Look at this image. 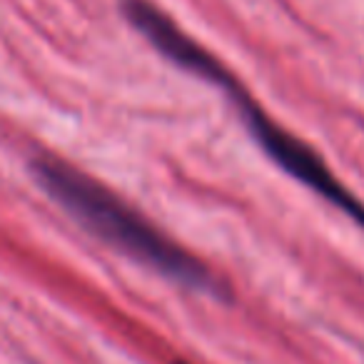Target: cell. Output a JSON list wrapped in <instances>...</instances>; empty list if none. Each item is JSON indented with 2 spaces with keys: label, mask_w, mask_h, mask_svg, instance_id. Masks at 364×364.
Wrapping results in <instances>:
<instances>
[{
  "label": "cell",
  "mask_w": 364,
  "mask_h": 364,
  "mask_svg": "<svg viewBox=\"0 0 364 364\" xmlns=\"http://www.w3.org/2000/svg\"><path fill=\"white\" fill-rule=\"evenodd\" d=\"M33 170L43 188L105 242L115 245L117 250L175 282L195 289L213 284L210 272L193 255L185 252L155 225L147 223L137 210L125 205L92 177L82 175L80 170L55 157H38L33 162Z\"/></svg>",
  "instance_id": "obj_1"
},
{
  "label": "cell",
  "mask_w": 364,
  "mask_h": 364,
  "mask_svg": "<svg viewBox=\"0 0 364 364\" xmlns=\"http://www.w3.org/2000/svg\"><path fill=\"white\" fill-rule=\"evenodd\" d=\"M125 16L157 50L165 58H170L175 65L195 73L203 80L215 82L218 87H225L232 92L237 87V80L225 70V65L205 50L200 43H195L188 33H182L162 11H157L147 0H125Z\"/></svg>",
  "instance_id": "obj_3"
},
{
  "label": "cell",
  "mask_w": 364,
  "mask_h": 364,
  "mask_svg": "<svg viewBox=\"0 0 364 364\" xmlns=\"http://www.w3.org/2000/svg\"><path fill=\"white\" fill-rule=\"evenodd\" d=\"M232 97L240 110H242L245 122L250 125L252 135L257 137L259 145L267 150V155L272 157L274 162H279L289 175L297 177L299 182H304L307 188H312L314 193H319L324 200H329L334 208L347 213L354 223L364 228V205L329 172V167L319 160L317 152H312L302 140H297V137L289 135L287 130L274 125V122L240 90V85L232 90Z\"/></svg>",
  "instance_id": "obj_2"
}]
</instances>
